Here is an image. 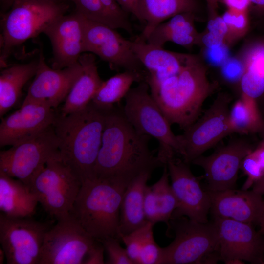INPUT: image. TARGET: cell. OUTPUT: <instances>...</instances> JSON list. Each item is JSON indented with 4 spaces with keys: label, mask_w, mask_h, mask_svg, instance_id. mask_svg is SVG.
I'll return each mask as SVG.
<instances>
[{
    "label": "cell",
    "mask_w": 264,
    "mask_h": 264,
    "mask_svg": "<svg viewBox=\"0 0 264 264\" xmlns=\"http://www.w3.org/2000/svg\"><path fill=\"white\" fill-rule=\"evenodd\" d=\"M150 137L139 133L122 108L107 111L102 143L94 168L95 177L110 178L127 185L142 173L164 166L151 152Z\"/></svg>",
    "instance_id": "6da1fadb"
},
{
    "label": "cell",
    "mask_w": 264,
    "mask_h": 264,
    "mask_svg": "<svg viewBox=\"0 0 264 264\" xmlns=\"http://www.w3.org/2000/svg\"><path fill=\"white\" fill-rule=\"evenodd\" d=\"M110 109L91 101L79 111L65 116L58 113L54 122L61 159L82 183L95 177L94 168Z\"/></svg>",
    "instance_id": "7a4b0ae2"
},
{
    "label": "cell",
    "mask_w": 264,
    "mask_h": 264,
    "mask_svg": "<svg viewBox=\"0 0 264 264\" xmlns=\"http://www.w3.org/2000/svg\"><path fill=\"white\" fill-rule=\"evenodd\" d=\"M148 85L169 123L184 130L197 120L203 103L217 86L209 80L207 68L200 58L177 74Z\"/></svg>",
    "instance_id": "3957f363"
},
{
    "label": "cell",
    "mask_w": 264,
    "mask_h": 264,
    "mask_svg": "<svg viewBox=\"0 0 264 264\" xmlns=\"http://www.w3.org/2000/svg\"><path fill=\"white\" fill-rule=\"evenodd\" d=\"M127 186L110 178L87 179L82 184L70 214L96 240L111 237L121 240L120 208Z\"/></svg>",
    "instance_id": "277c9868"
},
{
    "label": "cell",
    "mask_w": 264,
    "mask_h": 264,
    "mask_svg": "<svg viewBox=\"0 0 264 264\" xmlns=\"http://www.w3.org/2000/svg\"><path fill=\"white\" fill-rule=\"evenodd\" d=\"M122 110L127 120L139 133L157 140V156L164 166L175 154L184 156L180 135H176L172 131L171 124L152 97L145 81L130 89L125 97Z\"/></svg>",
    "instance_id": "5b68a950"
},
{
    "label": "cell",
    "mask_w": 264,
    "mask_h": 264,
    "mask_svg": "<svg viewBox=\"0 0 264 264\" xmlns=\"http://www.w3.org/2000/svg\"><path fill=\"white\" fill-rule=\"evenodd\" d=\"M69 7L63 0H15L1 20L2 67L14 47L43 33Z\"/></svg>",
    "instance_id": "8992f818"
},
{
    "label": "cell",
    "mask_w": 264,
    "mask_h": 264,
    "mask_svg": "<svg viewBox=\"0 0 264 264\" xmlns=\"http://www.w3.org/2000/svg\"><path fill=\"white\" fill-rule=\"evenodd\" d=\"M175 238L162 248L160 264H216L220 260L218 237L213 220L201 223L186 216L171 218Z\"/></svg>",
    "instance_id": "52a82bcc"
},
{
    "label": "cell",
    "mask_w": 264,
    "mask_h": 264,
    "mask_svg": "<svg viewBox=\"0 0 264 264\" xmlns=\"http://www.w3.org/2000/svg\"><path fill=\"white\" fill-rule=\"evenodd\" d=\"M82 184L69 167L55 158L40 171L30 188L44 209L58 220L70 214Z\"/></svg>",
    "instance_id": "ba28073f"
},
{
    "label": "cell",
    "mask_w": 264,
    "mask_h": 264,
    "mask_svg": "<svg viewBox=\"0 0 264 264\" xmlns=\"http://www.w3.org/2000/svg\"><path fill=\"white\" fill-rule=\"evenodd\" d=\"M55 158L61 157L53 125L32 138L1 151L0 171L30 188L40 171Z\"/></svg>",
    "instance_id": "9c48e42d"
},
{
    "label": "cell",
    "mask_w": 264,
    "mask_h": 264,
    "mask_svg": "<svg viewBox=\"0 0 264 264\" xmlns=\"http://www.w3.org/2000/svg\"><path fill=\"white\" fill-rule=\"evenodd\" d=\"M46 233L39 264H82L97 240L71 214Z\"/></svg>",
    "instance_id": "30bf717a"
},
{
    "label": "cell",
    "mask_w": 264,
    "mask_h": 264,
    "mask_svg": "<svg viewBox=\"0 0 264 264\" xmlns=\"http://www.w3.org/2000/svg\"><path fill=\"white\" fill-rule=\"evenodd\" d=\"M51 227L31 217L0 213V242L8 264H39L45 235Z\"/></svg>",
    "instance_id": "8fae6325"
},
{
    "label": "cell",
    "mask_w": 264,
    "mask_h": 264,
    "mask_svg": "<svg viewBox=\"0 0 264 264\" xmlns=\"http://www.w3.org/2000/svg\"><path fill=\"white\" fill-rule=\"evenodd\" d=\"M230 102L228 95L219 94L202 116L184 130L180 137L185 162L191 163L231 134L229 124Z\"/></svg>",
    "instance_id": "7c38bea8"
},
{
    "label": "cell",
    "mask_w": 264,
    "mask_h": 264,
    "mask_svg": "<svg viewBox=\"0 0 264 264\" xmlns=\"http://www.w3.org/2000/svg\"><path fill=\"white\" fill-rule=\"evenodd\" d=\"M84 53L98 56L111 69L146 72L132 49V41L121 36L116 29L84 17Z\"/></svg>",
    "instance_id": "4fadbf2b"
},
{
    "label": "cell",
    "mask_w": 264,
    "mask_h": 264,
    "mask_svg": "<svg viewBox=\"0 0 264 264\" xmlns=\"http://www.w3.org/2000/svg\"><path fill=\"white\" fill-rule=\"evenodd\" d=\"M220 261L226 264H262L264 238L253 225L229 219L213 218Z\"/></svg>",
    "instance_id": "5bb4252c"
},
{
    "label": "cell",
    "mask_w": 264,
    "mask_h": 264,
    "mask_svg": "<svg viewBox=\"0 0 264 264\" xmlns=\"http://www.w3.org/2000/svg\"><path fill=\"white\" fill-rule=\"evenodd\" d=\"M166 165L177 204L171 218L186 216L195 221L207 222L211 200L208 191L201 187L200 177L193 175L184 160L173 157Z\"/></svg>",
    "instance_id": "9a60e30c"
},
{
    "label": "cell",
    "mask_w": 264,
    "mask_h": 264,
    "mask_svg": "<svg viewBox=\"0 0 264 264\" xmlns=\"http://www.w3.org/2000/svg\"><path fill=\"white\" fill-rule=\"evenodd\" d=\"M254 149L246 140L237 139L208 156H198L191 163L204 170L207 190L220 191L234 189L241 163Z\"/></svg>",
    "instance_id": "2e32d148"
},
{
    "label": "cell",
    "mask_w": 264,
    "mask_h": 264,
    "mask_svg": "<svg viewBox=\"0 0 264 264\" xmlns=\"http://www.w3.org/2000/svg\"><path fill=\"white\" fill-rule=\"evenodd\" d=\"M57 114L45 104L23 102L19 110L1 119L0 147L16 145L38 135L53 125Z\"/></svg>",
    "instance_id": "e0dca14e"
},
{
    "label": "cell",
    "mask_w": 264,
    "mask_h": 264,
    "mask_svg": "<svg viewBox=\"0 0 264 264\" xmlns=\"http://www.w3.org/2000/svg\"><path fill=\"white\" fill-rule=\"evenodd\" d=\"M82 71L79 61L62 69L51 68L40 53L37 71L23 102L42 103L56 109L65 101Z\"/></svg>",
    "instance_id": "ac0fdd59"
},
{
    "label": "cell",
    "mask_w": 264,
    "mask_h": 264,
    "mask_svg": "<svg viewBox=\"0 0 264 264\" xmlns=\"http://www.w3.org/2000/svg\"><path fill=\"white\" fill-rule=\"evenodd\" d=\"M84 17L74 12L65 14L44 30L51 43L52 68H64L78 62L83 51Z\"/></svg>",
    "instance_id": "d6986e66"
},
{
    "label": "cell",
    "mask_w": 264,
    "mask_h": 264,
    "mask_svg": "<svg viewBox=\"0 0 264 264\" xmlns=\"http://www.w3.org/2000/svg\"><path fill=\"white\" fill-rule=\"evenodd\" d=\"M208 192L211 200L210 211L213 218L258 224L264 204L262 195L252 189L234 188Z\"/></svg>",
    "instance_id": "ffe728a7"
},
{
    "label": "cell",
    "mask_w": 264,
    "mask_h": 264,
    "mask_svg": "<svg viewBox=\"0 0 264 264\" xmlns=\"http://www.w3.org/2000/svg\"><path fill=\"white\" fill-rule=\"evenodd\" d=\"M132 49L146 71L145 81L147 84L175 75L199 59L196 55L173 52L153 45L138 37L132 41Z\"/></svg>",
    "instance_id": "44dd1931"
},
{
    "label": "cell",
    "mask_w": 264,
    "mask_h": 264,
    "mask_svg": "<svg viewBox=\"0 0 264 264\" xmlns=\"http://www.w3.org/2000/svg\"><path fill=\"white\" fill-rule=\"evenodd\" d=\"M78 61L82 66V71L64 102L59 113L62 116L86 107L103 82L99 76L94 54L83 53Z\"/></svg>",
    "instance_id": "7402d4cb"
},
{
    "label": "cell",
    "mask_w": 264,
    "mask_h": 264,
    "mask_svg": "<svg viewBox=\"0 0 264 264\" xmlns=\"http://www.w3.org/2000/svg\"><path fill=\"white\" fill-rule=\"evenodd\" d=\"M38 200L30 188L0 171V210L11 217H31Z\"/></svg>",
    "instance_id": "603a6c76"
},
{
    "label": "cell",
    "mask_w": 264,
    "mask_h": 264,
    "mask_svg": "<svg viewBox=\"0 0 264 264\" xmlns=\"http://www.w3.org/2000/svg\"><path fill=\"white\" fill-rule=\"evenodd\" d=\"M198 8L196 0H138L136 18L145 23L138 37L146 41L153 30L166 20L180 13H195Z\"/></svg>",
    "instance_id": "cb8c5ba5"
},
{
    "label": "cell",
    "mask_w": 264,
    "mask_h": 264,
    "mask_svg": "<svg viewBox=\"0 0 264 264\" xmlns=\"http://www.w3.org/2000/svg\"><path fill=\"white\" fill-rule=\"evenodd\" d=\"M152 173L150 171L142 173L133 179L126 188L120 208L121 237L148 222L144 211V198L147 183Z\"/></svg>",
    "instance_id": "d4e9b609"
},
{
    "label": "cell",
    "mask_w": 264,
    "mask_h": 264,
    "mask_svg": "<svg viewBox=\"0 0 264 264\" xmlns=\"http://www.w3.org/2000/svg\"><path fill=\"white\" fill-rule=\"evenodd\" d=\"M195 13L177 14L158 25L151 33L146 42L155 46L162 47L172 42L187 48L197 45L199 33L195 25Z\"/></svg>",
    "instance_id": "484cf974"
},
{
    "label": "cell",
    "mask_w": 264,
    "mask_h": 264,
    "mask_svg": "<svg viewBox=\"0 0 264 264\" xmlns=\"http://www.w3.org/2000/svg\"><path fill=\"white\" fill-rule=\"evenodd\" d=\"M39 57L29 62L7 66L0 75V116L1 118L19 101L23 87L37 71Z\"/></svg>",
    "instance_id": "4316f807"
},
{
    "label": "cell",
    "mask_w": 264,
    "mask_h": 264,
    "mask_svg": "<svg viewBox=\"0 0 264 264\" xmlns=\"http://www.w3.org/2000/svg\"><path fill=\"white\" fill-rule=\"evenodd\" d=\"M242 61L244 69L240 82L242 93L257 100L264 94V41L251 45Z\"/></svg>",
    "instance_id": "83f0119b"
},
{
    "label": "cell",
    "mask_w": 264,
    "mask_h": 264,
    "mask_svg": "<svg viewBox=\"0 0 264 264\" xmlns=\"http://www.w3.org/2000/svg\"><path fill=\"white\" fill-rule=\"evenodd\" d=\"M256 100L242 93L241 97L233 104L229 113L231 133L248 134L262 132L263 117Z\"/></svg>",
    "instance_id": "f1b7e54d"
},
{
    "label": "cell",
    "mask_w": 264,
    "mask_h": 264,
    "mask_svg": "<svg viewBox=\"0 0 264 264\" xmlns=\"http://www.w3.org/2000/svg\"><path fill=\"white\" fill-rule=\"evenodd\" d=\"M146 74V72L124 70L103 81L92 102L103 108L114 107L125 98L133 83L145 81Z\"/></svg>",
    "instance_id": "f546056e"
},
{
    "label": "cell",
    "mask_w": 264,
    "mask_h": 264,
    "mask_svg": "<svg viewBox=\"0 0 264 264\" xmlns=\"http://www.w3.org/2000/svg\"><path fill=\"white\" fill-rule=\"evenodd\" d=\"M164 167L161 177L152 187L156 194L160 222L165 223L169 228L171 216L176 208L177 204L171 185L169 182V175L166 165Z\"/></svg>",
    "instance_id": "4dcf8cb0"
},
{
    "label": "cell",
    "mask_w": 264,
    "mask_h": 264,
    "mask_svg": "<svg viewBox=\"0 0 264 264\" xmlns=\"http://www.w3.org/2000/svg\"><path fill=\"white\" fill-rule=\"evenodd\" d=\"M227 28L222 17L218 14L210 15L206 28L199 33L197 45H202L205 48L227 44Z\"/></svg>",
    "instance_id": "1f68e13d"
},
{
    "label": "cell",
    "mask_w": 264,
    "mask_h": 264,
    "mask_svg": "<svg viewBox=\"0 0 264 264\" xmlns=\"http://www.w3.org/2000/svg\"><path fill=\"white\" fill-rule=\"evenodd\" d=\"M247 11L228 9L221 16L227 28V43L229 46L247 33L249 28Z\"/></svg>",
    "instance_id": "d6a6232c"
},
{
    "label": "cell",
    "mask_w": 264,
    "mask_h": 264,
    "mask_svg": "<svg viewBox=\"0 0 264 264\" xmlns=\"http://www.w3.org/2000/svg\"><path fill=\"white\" fill-rule=\"evenodd\" d=\"M108 25L113 29H121L132 34L133 29L128 14L117 0H100Z\"/></svg>",
    "instance_id": "836d02e7"
},
{
    "label": "cell",
    "mask_w": 264,
    "mask_h": 264,
    "mask_svg": "<svg viewBox=\"0 0 264 264\" xmlns=\"http://www.w3.org/2000/svg\"><path fill=\"white\" fill-rule=\"evenodd\" d=\"M154 225L148 222L143 226L132 232L121 236V240L126 246L130 258L134 264H138L141 250L146 236Z\"/></svg>",
    "instance_id": "e575fe53"
},
{
    "label": "cell",
    "mask_w": 264,
    "mask_h": 264,
    "mask_svg": "<svg viewBox=\"0 0 264 264\" xmlns=\"http://www.w3.org/2000/svg\"><path fill=\"white\" fill-rule=\"evenodd\" d=\"M68 0L74 4L75 11L86 19L108 25L107 20L100 0Z\"/></svg>",
    "instance_id": "d590c367"
},
{
    "label": "cell",
    "mask_w": 264,
    "mask_h": 264,
    "mask_svg": "<svg viewBox=\"0 0 264 264\" xmlns=\"http://www.w3.org/2000/svg\"><path fill=\"white\" fill-rule=\"evenodd\" d=\"M119 241V239L111 237L99 241L103 244L108 256L106 264H134L129 257L126 248L121 246Z\"/></svg>",
    "instance_id": "8d00e7d4"
},
{
    "label": "cell",
    "mask_w": 264,
    "mask_h": 264,
    "mask_svg": "<svg viewBox=\"0 0 264 264\" xmlns=\"http://www.w3.org/2000/svg\"><path fill=\"white\" fill-rule=\"evenodd\" d=\"M162 248L156 243L153 228L147 233L141 250L138 264H160Z\"/></svg>",
    "instance_id": "74e56055"
},
{
    "label": "cell",
    "mask_w": 264,
    "mask_h": 264,
    "mask_svg": "<svg viewBox=\"0 0 264 264\" xmlns=\"http://www.w3.org/2000/svg\"><path fill=\"white\" fill-rule=\"evenodd\" d=\"M251 152L243 158L240 167V169L247 176L242 190H249L264 175V170Z\"/></svg>",
    "instance_id": "f35d334b"
},
{
    "label": "cell",
    "mask_w": 264,
    "mask_h": 264,
    "mask_svg": "<svg viewBox=\"0 0 264 264\" xmlns=\"http://www.w3.org/2000/svg\"><path fill=\"white\" fill-rule=\"evenodd\" d=\"M144 211L145 218L148 222L154 225L160 222L157 200L152 186L147 185L145 191Z\"/></svg>",
    "instance_id": "ab89813d"
},
{
    "label": "cell",
    "mask_w": 264,
    "mask_h": 264,
    "mask_svg": "<svg viewBox=\"0 0 264 264\" xmlns=\"http://www.w3.org/2000/svg\"><path fill=\"white\" fill-rule=\"evenodd\" d=\"M222 77L229 82H240L244 72L243 61L229 58L221 66Z\"/></svg>",
    "instance_id": "60d3db41"
},
{
    "label": "cell",
    "mask_w": 264,
    "mask_h": 264,
    "mask_svg": "<svg viewBox=\"0 0 264 264\" xmlns=\"http://www.w3.org/2000/svg\"><path fill=\"white\" fill-rule=\"evenodd\" d=\"M229 45L223 44L211 48H205L204 55L212 65L221 66L230 57Z\"/></svg>",
    "instance_id": "b9f144b4"
},
{
    "label": "cell",
    "mask_w": 264,
    "mask_h": 264,
    "mask_svg": "<svg viewBox=\"0 0 264 264\" xmlns=\"http://www.w3.org/2000/svg\"><path fill=\"white\" fill-rule=\"evenodd\" d=\"M104 247L102 243L97 240L88 252L83 264H105L104 258Z\"/></svg>",
    "instance_id": "7bdbcfd3"
},
{
    "label": "cell",
    "mask_w": 264,
    "mask_h": 264,
    "mask_svg": "<svg viewBox=\"0 0 264 264\" xmlns=\"http://www.w3.org/2000/svg\"><path fill=\"white\" fill-rule=\"evenodd\" d=\"M228 9L245 11L251 4L249 0H223L222 1Z\"/></svg>",
    "instance_id": "ee69618b"
},
{
    "label": "cell",
    "mask_w": 264,
    "mask_h": 264,
    "mask_svg": "<svg viewBox=\"0 0 264 264\" xmlns=\"http://www.w3.org/2000/svg\"><path fill=\"white\" fill-rule=\"evenodd\" d=\"M264 171V146L258 145L251 152Z\"/></svg>",
    "instance_id": "f6af8a7d"
},
{
    "label": "cell",
    "mask_w": 264,
    "mask_h": 264,
    "mask_svg": "<svg viewBox=\"0 0 264 264\" xmlns=\"http://www.w3.org/2000/svg\"><path fill=\"white\" fill-rule=\"evenodd\" d=\"M137 1L138 0H123V8L129 13L136 17Z\"/></svg>",
    "instance_id": "bcb514c9"
},
{
    "label": "cell",
    "mask_w": 264,
    "mask_h": 264,
    "mask_svg": "<svg viewBox=\"0 0 264 264\" xmlns=\"http://www.w3.org/2000/svg\"><path fill=\"white\" fill-rule=\"evenodd\" d=\"M252 190L262 196L264 195V175L253 184Z\"/></svg>",
    "instance_id": "7dc6e473"
},
{
    "label": "cell",
    "mask_w": 264,
    "mask_h": 264,
    "mask_svg": "<svg viewBox=\"0 0 264 264\" xmlns=\"http://www.w3.org/2000/svg\"><path fill=\"white\" fill-rule=\"evenodd\" d=\"M207 2L209 15H215L217 13L218 2L216 0H205Z\"/></svg>",
    "instance_id": "c3c4849f"
},
{
    "label": "cell",
    "mask_w": 264,
    "mask_h": 264,
    "mask_svg": "<svg viewBox=\"0 0 264 264\" xmlns=\"http://www.w3.org/2000/svg\"><path fill=\"white\" fill-rule=\"evenodd\" d=\"M257 10L264 12V0H249Z\"/></svg>",
    "instance_id": "681fc988"
},
{
    "label": "cell",
    "mask_w": 264,
    "mask_h": 264,
    "mask_svg": "<svg viewBox=\"0 0 264 264\" xmlns=\"http://www.w3.org/2000/svg\"><path fill=\"white\" fill-rule=\"evenodd\" d=\"M258 225L260 226V229L259 231L262 235H264V204L261 215L260 218V220L258 223Z\"/></svg>",
    "instance_id": "f907efd6"
},
{
    "label": "cell",
    "mask_w": 264,
    "mask_h": 264,
    "mask_svg": "<svg viewBox=\"0 0 264 264\" xmlns=\"http://www.w3.org/2000/svg\"><path fill=\"white\" fill-rule=\"evenodd\" d=\"M15 0H1L5 8H9L12 3Z\"/></svg>",
    "instance_id": "816d5d0a"
},
{
    "label": "cell",
    "mask_w": 264,
    "mask_h": 264,
    "mask_svg": "<svg viewBox=\"0 0 264 264\" xmlns=\"http://www.w3.org/2000/svg\"><path fill=\"white\" fill-rule=\"evenodd\" d=\"M6 258L5 254L1 247L0 248V264H3L4 260Z\"/></svg>",
    "instance_id": "f5cc1de1"
},
{
    "label": "cell",
    "mask_w": 264,
    "mask_h": 264,
    "mask_svg": "<svg viewBox=\"0 0 264 264\" xmlns=\"http://www.w3.org/2000/svg\"><path fill=\"white\" fill-rule=\"evenodd\" d=\"M263 120H264V127H263V130L262 131L263 133V138L261 142L259 144V145L262 146H264V117H263Z\"/></svg>",
    "instance_id": "db71d44e"
},
{
    "label": "cell",
    "mask_w": 264,
    "mask_h": 264,
    "mask_svg": "<svg viewBox=\"0 0 264 264\" xmlns=\"http://www.w3.org/2000/svg\"><path fill=\"white\" fill-rule=\"evenodd\" d=\"M117 1L119 3V4L123 8V4H124L123 0H117Z\"/></svg>",
    "instance_id": "11a10c76"
},
{
    "label": "cell",
    "mask_w": 264,
    "mask_h": 264,
    "mask_svg": "<svg viewBox=\"0 0 264 264\" xmlns=\"http://www.w3.org/2000/svg\"><path fill=\"white\" fill-rule=\"evenodd\" d=\"M218 2H219V1H222L223 0H216Z\"/></svg>",
    "instance_id": "9f6ffc18"
},
{
    "label": "cell",
    "mask_w": 264,
    "mask_h": 264,
    "mask_svg": "<svg viewBox=\"0 0 264 264\" xmlns=\"http://www.w3.org/2000/svg\"><path fill=\"white\" fill-rule=\"evenodd\" d=\"M262 264H264V260H263V262L262 263Z\"/></svg>",
    "instance_id": "6f0895ef"
}]
</instances>
